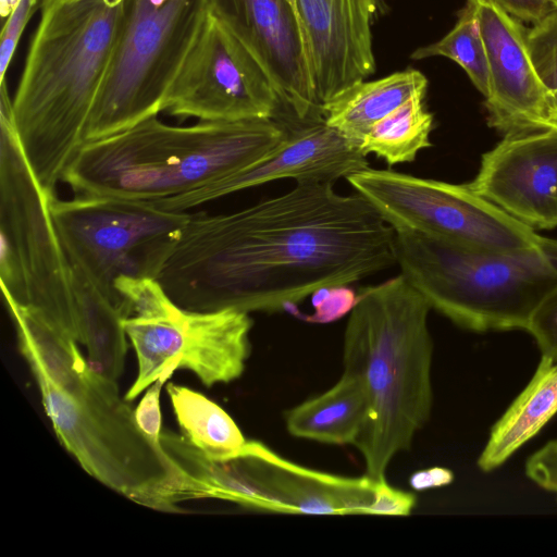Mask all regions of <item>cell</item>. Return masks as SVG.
<instances>
[{
  "instance_id": "obj_1",
  "label": "cell",
  "mask_w": 557,
  "mask_h": 557,
  "mask_svg": "<svg viewBox=\"0 0 557 557\" xmlns=\"http://www.w3.org/2000/svg\"><path fill=\"white\" fill-rule=\"evenodd\" d=\"M333 186L298 182L238 211L191 214L156 280L187 309L273 312L396 264L394 228Z\"/></svg>"
},
{
  "instance_id": "obj_2",
  "label": "cell",
  "mask_w": 557,
  "mask_h": 557,
  "mask_svg": "<svg viewBox=\"0 0 557 557\" xmlns=\"http://www.w3.org/2000/svg\"><path fill=\"white\" fill-rule=\"evenodd\" d=\"M124 7L125 0H82L40 10L12 104L23 151L52 195L84 144Z\"/></svg>"
},
{
  "instance_id": "obj_3",
  "label": "cell",
  "mask_w": 557,
  "mask_h": 557,
  "mask_svg": "<svg viewBox=\"0 0 557 557\" xmlns=\"http://www.w3.org/2000/svg\"><path fill=\"white\" fill-rule=\"evenodd\" d=\"M431 307L400 273L356 296L344 332V371L359 376L368 413L354 444L366 475L386 480L393 458L408 450L433 406Z\"/></svg>"
},
{
  "instance_id": "obj_4",
  "label": "cell",
  "mask_w": 557,
  "mask_h": 557,
  "mask_svg": "<svg viewBox=\"0 0 557 557\" xmlns=\"http://www.w3.org/2000/svg\"><path fill=\"white\" fill-rule=\"evenodd\" d=\"M287 134L288 125L276 119L175 126L152 116L84 143L62 181L76 196L161 200L256 162Z\"/></svg>"
},
{
  "instance_id": "obj_5",
  "label": "cell",
  "mask_w": 557,
  "mask_h": 557,
  "mask_svg": "<svg viewBox=\"0 0 557 557\" xmlns=\"http://www.w3.org/2000/svg\"><path fill=\"white\" fill-rule=\"evenodd\" d=\"M400 273L436 310L473 332L527 331L557 284V239L542 253H503L394 230Z\"/></svg>"
},
{
  "instance_id": "obj_6",
  "label": "cell",
  "mask_w": 557,
  "mask_h": 557,
  "mask_svg": "<svg viewBox=\"0 0 557 557\" xmlns=\"http://www.w3.org/2000/svg\"><path fill=\"white\" fill-rule=\"evenodd\" d=\"M53 196L40 184L23 151L4 82L0 84L2 294L38 310L79 342L71 265L51 214Z\"/></svg>"
},
{
  "instance_id": "obj_7",
  "label": "cell",
  "mask_w": 557,
  "mask_h": 557,
  "mask_svg": "<svg viewBox=\"0 0 557 557\" xmlns=\"http://www.w3.org/2000/svg\"><path fill=\"white\" fill-rule=\"evenodd\" d=\"M162 447L180 474L181 502L215 498L246 508L299 515H369L376 482L292 462L259 441L236 454L211 458L183 435L168 433Z\"/></svg>"
},
{
  "instance_id": "obj_8",
  "label": "cell",
  "mask_w": 557,
  "mask_h": 557,
  "mask_svg": "<svg viewBox=\"0 0 557 557\" xmlns=\"http://www.w3.org/2000/svg\"><path fill=\"white\" fill-rule=\"evenodd\" d=\"M115 287L132 311L124 329L138 366L127 401L180 369L191 371L207 387L242 376L251 352L249 312L184 308L149 277L120 276Z\"/></svg>"
},
{
  "instance_id": "obj_9",
  "label": "cell",
  "mask_w": 557,
  "mask_h": 557,
  "mask_svg": "<svg viewBox=\"0 0 557 557\" xmlns=\"http://www.w3.org/2000/svg\"><path fill=\"white\" fill-rule=\"evenodd\" d=\"M209 16L208 0H125L117 42L84 143L162 112L170 87Z\"/></svg>"
},
{
  "instance_id": "obj_10",
  "label": "cell",
  "mask_w": 557,
  "mask_h": 557,
  "mask_svg": "<svg viewBox=\"0 0 557 557\" xmlns=\"http://www.w3.org/2000/svg\"><path fill=\"white\" fill-rule=\"evenodd\" d=\"M51 214L70 263L129 311L116 278L156 280L191 216L150 200L103 196H53Z\"/></svg>"
},
{
  "instance_id": "obj_11",
  "label": "cell",
  "mask_w": 557,
  "mask_h": 557,
  "mask_svg": "<svg viewBox=\"0 0 557 557\" xmlns=\"http://www.w3.org/2000/svg\"><path fill=\"white\" fill-rule=\"evenodd\" d=\"M394 230L503 253H542L556 239L539 235L467 184L370 166L346 177Z\"/></svg>"
},
{
  "instance_id": "obj_12",
  "label": "cell",
  "mask_w": 557,
  "mask_h": 557,
  "mask_svg": "<svg viewBox=\"0 0 557 557\" xmlns=\"http://www.w3.org/2000/svg\"><path fill=\"white\" fill-rule=\"evenodd\" d=\"M258 59L210 14L165 97L162 112L205 122L276 119L282 108Z\"/></svg>"
},
{
  "instance_id": "obj_13",
  "label": "cell",
  "mask_w": 557,
  "mask_h": 557,
  "mask_svg": "<svg viewBox=\"0 0 557 557\" xmlns=\"http://www.w3.org/2000/svg\"><path fill=\"white\" fill-rule=\"evenodd\" d=\"M210 14L262 64L296 122L322 119L295 0H208Z\"/></svg>"
},
{
  "instance_id": "obj_14",
  "label": "cell",
  "mask_w": 557,
  "mask_h": 557,
  "mask_svg": "<svg viewBox=\"0 0 557 557\" xmlns=\"http://www.w3.org/2000/svg\"><path fill=\"white\" fill-rule=\"evenodd\" d=\"M358 145L329 126L324 119L294 122L286 139L272 152L235 172L184 195L154 200L171 211L189 209L231 194L278 180L337 182L369 168Z\"/></svg>"
},
{
  "instance_id": "obj_15",
  "label": "cell",
  "mask_w": 557,
  "mask_h": 557,
  "mask_svg": "<svg viewBox=\"0 0 557 557\" xmlns=\"http://www.w3.org/2000/svg\"><path fill=\"white\" fill-rule=\"evenodd\" d=\"M467 185L534 231L557 226V131L504 136Z\"/></svg>"
},
{
  "instance_id": "obj_16",
  "label": "cell",
  "mask_w": 557,
  "mask_h": 557,
  "mask_svg": "<svg viewBox=\"0 0 557 557\" xmlns=\"http://www.w3.org/2000/svg\"><path fill=\"white\" fill-rule=\"evenodd\" d=\"M472 1L488 64V125L503 136L546 129L549 90L530 59L527 30L492 0Z\"/></svg>"
},
{
  "instance_id": "obj_17",
  "label": "cell",
  "mask_w": 557,
  "mask_h": 557,
  "mask_svg": "<svg viewBox=\"0 0 557 557\" xmlns=\"http://www.w3.org/2000/svg\"><path fill=\"white\" fill-rule=\"evenodd\" d=\"M317 101L323 103L375 71L372 25L383 0H295Z\"/></svg>"
},
{
  "instance_id": "obj_18",
  "label": "cell",
  "mask_w": 557,
  "mask_h": 557,
  "mask_svg": "<svg viewBox=\"0 0 557 557\" xmlns=\"http://www.w3.org/2000/svg\"><path fill=\"white\" fill-rule=\"evenodd\" d=\"M557 413V361L542 356L521 393L492 426L478 467L491 472L532 440Z\"/></svg>"
},
{
  "instance_id": "obj_19",
  "label": "cell",
  "mask_w": 557,
  "mask_h": 557,
  "mask_svg": "<svg viewBox=\"0 0 557 557\" xmlns=\"http://www.w3.org/2000/svg\"><path fill=\"white\" fill-rule=\"evenodd\" d=\"M363 381L343 371L327 391L284 412L287 432L297 438L330 445H354L367 418Z\"/></svg>"
},
{
  "instance_id": "obj_20",
  "label": "cell",
  "mask_w": 557,
  "mask_h": 557,
  "mask_svg": "<svg viewBox=\"0 0 557 557\" xmlns=\"http://www.w3.org/2000/svg\"><path fill=\"white\" fill-rule=\"evenodd\" d=\"M426 86L428 79L416 70L362 81L323 103L321 114L329 126L359 146L375 123L409 99L424 97Z\"/></svg>"
},
{
  "instance_id": "obj_21",
  "label": "cell",
  "mask_w": 557,
  "mask_h": 557,
  "mask_svg": "<svg viewBox=\"0 0 557 557\" xmlns=\"http://www.w3.org/2000/svg\"><path fill=\"white\" fill-rule=\"evenodd\" d=\"M79 343L90 367L115 381L122 373L127 349L124 320L131 311L106 296L76 265L71 264Z\"/></svg>"
},
{
  "instance_id": "obj_22",
  "label": "cell",
  "mask_w": 557,
  "mask_h": 557,
  "mask_svg": "<svg viewBox=\"0 0 557 557\" xmlns=\"http://www.w3.org/2000/svg\"><path fill=\"white\" fill-rule=\"evenodd\" d=\"M166 392L183 436L211 458L236 454L247 440L218 404L186 386L168 383Z\"/></svg>"
},
{
  "instance_id": "obj_23",
  "label": "cell",
  "mask_w": 557,
  "mask_h": 557,
  "mask_svg": "<svg viewBox=\"0 0 557 557\" xmlns=\"http://www.w3.org/2000/svg\"><path fill=\"white\" fill-rule=\"evenodd\" d=\"M423 99L411 98L375 123L360 141L361 151L382 158L389 166L414 161L420 150L432 145L433 115Z\"/></svg>"
},
{
  "instance_id": "obj_24",
  "label": "cell",
  "mask_w": 557,
  "mask_h": 557,
  "mask_svg": "<svg viewBox=\"0 0 557 557\" xmlns=\"http://www.w3.org/2000/svg\"><path fill=\"white\" fill-rule=\"evenodd\" d=\"M446 57L459 64L475 88L486 98L490 90V73L483 37L476 10L472 0H467L454 28L438 41L420 47L411 59Z\"/></svg>"
},
{
  "instance_id": "obj_25",
  "label": "cell",
  "mask_w": 557,
  "mask_h": 557,
  "mask_svg": "<svg viewBox=\"0 0 557 557\" xmlns=\"http://www.w3.org/2000/svg\"><path fill=\"white\" fill-rule=\"evenodd\" d=\"M525 45L543 85L557 89V9L525 32Z\"/></svg>"
},
{
  "instance_id": "obj_26",
  "label": "cell",
  "mask_w": 557,
  "mask_h": 557,
  "mask_svg": "<svg viewBox=\"0 0 557 557\" xmlns=\"http://www.w3.org/2000/svg\"><path fill=\"white\" fill-rule=\"evenodd\" d=\"M527 332L534 338L542 356L557 361V284L534 310Z\"/></svg>"
},
{
  "instance_id": "obj_27",
  "label": "cell",
  "mask_w": 557,
  "mask_h": 557,
  "mask_svg": "<svg viewBox=\"0 0 557 557\" xmlns=\"http://www.w3.org/2000/svg\"><path fill=\"white\" fill-rule=\"evenodd\" d=\"M40 0H21L3 22L0 41V84L5 82V73L11 63L24 28L37 9Z\"/></svg>"
},
{
  "instance_id": "obj_28",
  "label": "cell",
  "mask_w": 557,
  "mask_h": 557,
  "mask_svg": "<svg viewBox=\"0 0 557 557\" xmlns=\"http://www.w3.org/2000/svg\"><path fill=\"white\" fill-rule=\"evenodd\" d=\"M525 475L539 487L557 494V440L544 444L525 461Z\"/></svg>"
},
{
  "instance_id": "obj_29",
  "label": "cell",
  "mask_w": 557,
  "mask_h": 557,
  "mask_svg": "<svg viewBox=\"0 0 557 557\" xmlns=\"http://www.w3.org/2000/svg\"><path fill=\"white\" fill-rule=\"evenodd\" d=\"M165 382L157 380L151 384L134 410L135 420L141 432L156 445L160 446L161 410L160 395Z\"/></svg>"
},
{
  "instance_id": "obj_30",
  "label": "cell",
  "mask_w": 557,
  "mask_h": 557,
  "mask_svg": "<svg viewBox=\"0 0 557 557\" xmlns=\"http://www.w3.org/2000/svg\"><path fill=\"white\" fill-rule=\"evenodd\" d=\"M417 504L413 493L401 491L387 483L386 480L376 482L374 502L369 515L408 516Z\"/></svg>"
},
{
  "instance_id": "obj_31",
  "label": "cell",
  "mask_w": 557,
  "mask_h": 557,
  "mask_svg": "<svg viewBox=\"0 0 557 557\" xmlns=\"http://www.w3.org/2000/svg\"><path fill=\"white\" fill-rule=\"evenodd\" d=\"M505 12L517 20L540 22L557 8L548 0H492Z\"/></svg>"
},
{
  "instance_id": "obj_32",
  "label": "cell",
  "mask_w": 557,
  "mask_h": 557,
  "mask_svg": "<svg viewBox=\"0 0 557 557\" xmlns=\"http://www.w3.org/2000/svg\"><path fill=\"white\" fill-rule=\"evenodd\" d=\"M453 479L454 474L450 470L434 467L414 472L410 476L409 483L413 490L423 491L447 485Z\"/></svg>"
},
{
  "instance_id": "obj_33",
  "label": "cell",
  "mask_w": 557,
  "mask_h": 557,
  "mask_svg": "<svg viewBox=\"0 0 557 557\" xmlns=\"http://www.w3.org/2000/svg\"><path fill=\"white\" fill-rule=\"evenodd\" d=\"M547 128L557 131V89L549 91Z\"/></svg>"
},
{
  "instance_id": "obj_34",
  "label": "cell",
  "mask_w": 557,
  "mask_h": 557,
  "mask_svg": "<svg viewBox=\"0 0 557 557\" xmlns=\"http://www.w3.org/2000/svg\"><path fill=\"white\" fill-rule=\"evenodd\" d=\"M20 2L21 0H0V15L3 22L13 12Z\"/></svg>"
},
{
  "instance_id": "obj_35",
  "label": "cell",
  "mask_w": 557,
  "mask_h": 557,
  "mask_svg": "<svg viewBox=\"0 0 557 557\" xmlns=\"http://www.w3.org/2000/svg\"><path fill=\"white\" fill-rule=\"evenodd\" d=\"M78 1H82V0H50L46 4L41 5L40 10L48 5L54 4V3H72V2H78Z\"/></svg>"
},
{
  "instance_id": "obj_36",
  "label": "cell",
  "mask_w": 557,
  "mask_h": 557,
  "mask_svg": "<svg viewBox=\"0 0 557 557\" xmlns=\"http://www.w3.org/2000/svg\"><path fill=\"white\" fill-rule=\"evenodd\" d=\"M50 0H40V7L49 2ZM40 9V8H39Z\"/></svg>"
},
{
  "instance_id": "obj_37",
  "label": "cell",
  "mask_w": 557,
  "mask_h": 557,
  "mask_svg": "<svg viewBox=\"0 0 557 557\" xmlns=\"http://www.w3.org/2000/svg\"><path fill=\"white\" fill-rule=\"evenodd\" d=\"M550 3H553L557 8V0H548Z\"/></svg>"
}]
</instances>
